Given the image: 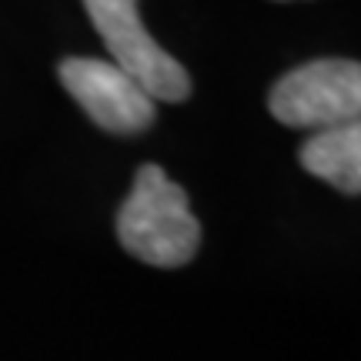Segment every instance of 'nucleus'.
I'll list each match as a JSON object with an SVG mask.
<instances>
[{"label":"nucleus","mask_w":361,"mask_h":361,"mask_svg":"<svg viewBox=\"0 0 361 361\" xmlns=\"http://www.w3.org/2000/svg\"><path fill=\"white\" fill-rule=\"evenodd\" d=\"M84 7L111 54V64L137 80L151 94V101L178 104L191 94L188 71L147 34L137 0H84Z\"/></svg>","instance_id":"2"},{"label":"nucleus","mask_w":361,"mask_h":361,"mask_svg":"<svg viewBox=\"0 0 361 361\" xmlns=\"http://www.w3.org/2000/svg\"><path fill=\"white\" fill-rule=\"evenodd\" d=\"M61 84L90 121L111 134H137L154 121L151 94L111 61L67 57L61 64Z\"/></svg>","instance_id":"4"},{"label":"nucleus","mask_w":361,"mask_h":361,"mask_svg":"<svg viewBox=\"0 0 361 361\" xmlns=\"http://www.w3.org/2000/svg\"><path fill=\"white\" fill-rule=\"evenodd\" d=\"M268 107L288 128L328 130L358 124L361 67L355 61H311L274 84Z\"/></svg>","instance_id":"3"},{"label":"nucleus","mask_w":361,"mask_h":361,"mask_svg":"<svg viewBox=\"0 0 361 361\" xmlns=\"http://www.w3.org/2000/svg\"><path fill=\"white\" fill-rule=\"evenodd\" d=\"M117 238L144 264L180 268L201 245V224L191 214L188 194L157 164H144L117 214Z\"/></svg>","instance_id":"1"},{"label":"nucleus","mask_w":361,"mask_h":361,"mask_svg":"<svg viewBox=\"0 0 361 361\" xmlns=\"http://www.w3.org/2000/svg\"><path fill=\"white\" fill-rule=\"evenodd\" d=\"M301 164H305V171L328 180L338 191L358 194L361 191V128L358 124H345V128L318 130L301 147Z\"/></svg>","instance_id":"5"}]
</instances>
